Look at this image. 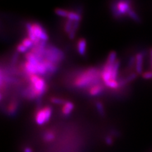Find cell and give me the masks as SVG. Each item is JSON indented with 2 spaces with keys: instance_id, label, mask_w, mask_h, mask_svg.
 Returning <instances> with one entry per match:
<instances>
[{
  "instance_id": "83f0119b",
  "label": "cell",
  "mask_w": 152,
  "mask_h": 152,
  "mask_svg": "<svg viewBox=\"0 0 152 152\" xmlns=\"http://www.w3.org/2000/svg\"><path fill=\"white\" fill-rule=\"evenodd\" d=\"M23 152H33V150L31 148H30V147L26 146L24 148H23Z\"/></svg>"
},
{
  "instance_id": "9c48e42d",
  "label": "cell",
  "mask_w": 152,
  "mask_h": 152,
  "mask_svg": "<svg viewBox=\"0 0 152 152\" xmlns=\"http://www.w3.org/2000/svg\"><path fill=\"white\" fill-rule=\"evenodd\" d=\"M103 90V85L101 84H95L93 86L90 87L89 89V94L92 96H97L99 94H100Z\"/></svg>"
},
{
  "instance_id": "4fadbf2b",
  "label": "cell",
  "mask_w": 152,
  "mask_h": 152,
  "mask_svg": "<svg viewBox=\"0 0 152 152\" xmlns=\"http://www.w3.org/2000/svg\"><path fill=\"white\" fill-rule=\"evenodd\" d=\"M55 138V133L51 131H48L45 132L43 135V140L46 142H50L53 141Z\"/></svg>"
},
{
  "instance_id": "7c38bea8",
  "label": "cell",
  "mask_w": 152,
  "mask_h": 152,
  "mask_svg": "<svg viewBox=\"0 0 152 152\" xmlns=\"http://www.w3.org/2000/svg\"><path fill=\"white\" fill-rule=\"evenodd\" d=\"M137 77V74L136 72H133L130 74L129 75H128L127 77L124 79H122L121 81L118 83L119 84V86H126L127 83H129L132 80H135Z\"/></svg>"
},
{
  "instance_id": "8992f818",
  "label": "cell",
  "mask_w": 152,
  "mask_h": 152,
  "mask_svg": "<svg viewBox=\"0 0 152 152\" xmlns=\"http://www.w3.org/2000/svg\"><path fill=\"white\" fill-rule=\"evenodd\" d=\"M32 26L34 36L38 40L45 42L48 40V36L41 24L39 23H32Z\"/></svg>"
},
{
  "instance_id": "ac0fdd59",
  "label": "cell",
  "mask_w": 152,
  "mask_h": 152,
  "mask_svg": "<svg viewBox=\"0 0 152 152\" xmlns=\"http://www.w3.org/2000/svg\"><path fill=\"white\" fill-rule=\"evenodd\" d=\"M17 108V103L15 102H12L8 107V112L10 114V115H14L15 113Z\"/></svg>"
},
{
  "instance_id": "f1b7e54d",
  "label": "cell",
  "mask_w": 152,
  "mask_h": 152,
  "mask_svg": "<svg viewBox=\"0 0 152 152\" xmlns=\"http://www.w3.org/2000/svg\"><path fill=\"white\" fill-rule=\"evenodd\" d=\"M17 58H18V54L16 53L13 55V58H12V63L14 64L15 62H16V61L17 60Z\"/></svg>"
},
{
  "instance_id": "44dd1931",
  "label": "cell",
  "mask_w": 152,
  "mask_h": 152,
  "mask_svg": "<svg viewBox=\"0 0 152 152\" xmlns=\"http://www.w3.org/2000/svg\"><path fill=\"white\" fill-rule=\"evenodd\" d=\"M55 12L56 14H57V15L59 16L63 17H67L68 16L69 12L65 10L61 9V8H56L55 10Z\"/></svg>"
},
{
  "instance_id": "e0dca14e",
  "label": "cell",
  "mask_w": 152,
  "mask_h": 152,
  "mask_svg": "<svg viewBox=\"0 0 152 152\" xmlns=\"http://www.w3.org/2000/svg\"><path fill=\"white\" fill-rule=\"evenodd\" d=\"M119 66H120V61L117 60L115 64L113 65V69H112V79L113 80H117Z\"/></svg>"
},
{
  "instance_id": "ffe728a7",
  "label": "cell",
  "mask_w": 152,
  "mask_h": 152,
  "mask_svg": "<svg viewBox=\"0 0 152 152\" xmlns=\"http://www.w3.org/2000/svg\"><path fill=\"white\" fill-rule=\"evenodd\" d=\"M73 25H74V22L68 19V20L66 21V23H65V26H64L65 32H67L68 34H69L70 32L72 30Z\"/></svg>"
},
{
  "instance_id": "6da1fadb",
  "label": "cell",
  "mask_w": 152,
  "mask_h": 152,
  "mask_svg": "<svg viewBox=\"0 0 152 152\" xmlns=\"http://www.w3.org/2000/svg\"><path fill=\"white\" fill-rule=\"evenodd\" d=\"M99 72L95 68H89L84 71L73 81V86L78 88H84L88 86L99 84Z\"/></svg>"
},
{
  "instance_id": "2e32d148",
  "label": "cell",
  "mask_w": 152,
  "mask_h": 152,
  "mask_svg": "<svg viewBox=\"0 0 152 152\" xmlns=\"http://www.w3.org/2000/svg\"><path fill=\"white\" fill-rule=\"evenodd\" d=\"M116 58H117V53L115 51H111L108 55V58L107 60V64L110 65H114L116 62Z\"/></svg>"
},
{
  "instance_id": "3957f363",
  "label": "cell",
  "mask_w": 152,
  "mask_h": 152,
  "mask_svg": "<svg viewBox=\"0 0 152 152\" xmlns=\"http://www.w3.org/2000/svg\"><path fill=\"white\" fill-rule=\"evenodd\" d=\"M29 79L32 87L34 89L37 96H42L46 91V85L45 80L37 74L29 76Z\"/></svg>"
},
{
  "instance_id": "484cf974",
  "label": "cell",
  "mask_w": 152,
  "mask_h": 152,
  "mask_svg": "<svg viewBox=\"0 0 152 152\" xmlns=\"http://www.w3.org/2000/svg\"><path fill=\"white\" fill-rule=\"evenodd\" d=\"M142 77L145 79H152V71L150 72H146L142 74Z\"/></svg>"
},
{
  "instance_id": "7402d4cb",
  "label": "cell",
  "mask_w": 152,
  "mask_h": 152,
  "mask_svg": "<svg viewBox=\"0 0 152 152\" xmlns=\"http://www.w3.org/2000/svg\"><path fill=\"white\" fill-rule=\"evenodd\" d=\"M96 107L97 110H98L99 115L102 117L104 116V110L103 104L100 102H97L96 103Z\"/></svg>"
},
{
  "instance_id": "f546056e",
  "label": "cell",
  "mask_w": 152,
  "mask_h": 152,
  "mask_svg": "<svg viewBox=\"0 0 152 152\" xmlns=\"http://www.w3.org/2000/svg\"><path fill=\"white\" fill-rule=\"evenodd\" d=\"M150 55L151 58V69H152V48L150 50Z\"/></svg>"
},
{
  "instance_id": "30bf717a",
  "label": "cell",
  "mask_w": 152,
  "mask_h": 152,
  "mask_svg": "<svg viewBox=\"0 0 152 152\" xmlns=\"http://www.w3.org/2000/svg\"><path fill=\"white\" fill-rule=\"evenodd\" d=\"M86 41L84 38H81L77 42V51L80 55L84 56L86 53Z\"/></svg>"
},
{
  "instance_id": "52a82bcc",
  "label": "cell",
  "mask_w": 152,
  "mask_h": 152,
  "mask_svg": "<svg viewBox=\"0 0 152 152\" xmlns=\"http://www.w3.org/2000/svg\"><path fill=\"white\" fill-rule=\"evenodd\" d=\"M145 56V53L143 52H140L137 53L136 58V71L137 74H142V64H143V59Z\"/></svg>"
},
{
  "instance_id": "4316f807",
  "label": "cell",
  "mask_w": 152,
  "mask_h": 152,
  "mask_svg": "<svg viewBox=\"0 0 152 152\" xmlns=\"http://www.w3.org/2000/svg\"><path fill=\"white\" fill-rule=\"evenodd\" d=\"M104 141L107 143V145H112L113 144V138L112 136H107L105 137V138H104Z\"/></svg>"
},
{
  "instance_id": "603a6c76",
  "label": "cell",
  "mask_w": 152,
  "mask_h": 152,
  "mask_svg": "<svg viewBox=\"0 0 152 152\" xmlns=\"http://www.w3.org/2000/svg\"><path fill=\"white\" fill-rule=\"evenodd\" d=\"M105 85L107 86V87L110 88H112V89H116L118 86H119V84L117 83V80H113V79L110 80V81H109L108 83H107Z\"/></svg>"
},
{
  "instance_id": "8fae6325",
  "label": "cell",
  "mask_w": 152,
  "mask_h": 152,
  "mask_svg": "<svg viewBox=\"0 0 152 152\" xmlns=\"http://www.w3.org/2000/svg\"><path fill=\"white\" fill-rule=\"evenodd\" d=\"M74 108V104L70 102H66L61 108V112L65 116L69 115Z\"/></svg>"
},
{
  "instance_id": "5bb4252c",
  "label": "cell",
  "mask_w": 152,
  "mask_h": 152,
  "mask_svg": "<svg viewBox=\"0 0 152 152\" xmlns=\"http://www.w3.org/2000/svg\"><path fill=\"white\" fill-rule=\"evenodd\" d=\"M127 14L128 16H129L131 19H132V20L135 21L136 22L140 23L141 22V20L140 16L137 15V14L134 10H133L132 8L129 9V10L128 11Z\"/></svg>"
},
{
  "instance_id": "d6986e66",
  "label": "cell",
  "mask_w": 152,
  "mask_h": 152,
  "mask_svg": "<svg viewBox=\"0 0 152 152\" xmlns=\"http://www.w3.org/2000/svg\"><path fill=\"white\" fill-rule=\"evenodd\" d=\"M21 43L28 49L31 48V47H32V45H34V42H33V41L30 39L29 37H26L24 39H23Z\"/></svg>"
},
{
  "instance_id": "277c9868",
  "label": "cell",
  "mask_w": 152,
  "mask_h": 152,
  "mask_svg": "<svg viewBox=\"0 0 152 152\" xmlns=\"http://www.w3.org/2000/svg\"><path fill=\"white\" fill-rule=\"evenodd\" d=\"M52 109L50 107H45L38 110L35 116V121L37 124L41 126L48 122L51 118Z\"/></svg>"
},
{
  "instance_id": "5b68a950",
  "label": "cell",
  "mask_w": 152,
  "mask_h": 152,
  "mask_svg": "<svg viewBox=\"0 0 152 152\" xmlns=\"http://www.w3.org/2000/svg\"><path fill=\"white\" fill-rule=\"evenodd\" d=\"M130 1H119L116 3L115 4L112 6V11L114 15L117 17H119L122 15H125L127 13L131 8Z\"/></svg>"
},
{
  "instance_id": "ba28073f",
  "label": "cell",
  "mask_w": 152,
  "mask_h": 152,
  "mask_svg": "<svg viewBox=\"0 0 152 152\" xmlns=\"http://www.w3.org/2000/svg\"><path fill=\"white\" fill-rule=\"evenodd\" d=\"M23 70H25V72L30 76L32 75L37 74V69L36 67V66L31 64L29 62H28L27 61H26V62L23 64Z\"/></svg>"
},
{
  "instance_id": "9a60e30c",
  "label": "cell",
  "mask_w": 152,
  "mask_h": 152,
  "mask_svg": "<svg viewBox=\"0 0 152 152\" xmlns=\"http://www.w3.org/2000/svg\"><path fill=\"white\" fill-rule=\"evenodd\" d=\"M67 18L73 22H80V19H81V17H80V14L74 12H69Z\"/></svg>"
},
{
  "instance_id": "cb8c5ba5",
  "label": "cell",
  "mask_w": 152,
  "mask_h": 152,
  "mask_svg": "<svg viewBox=\"0 0 152 152\" xmlns=\"http://www.w3.org/2000/svg\"><path fill=\"white\" fill-rule=\"evenodd\" d=\"M51 102L56 104H64L66 102V101L64 100V99L58 98H51Z\"/></svg>"
},
{
  "instance_id": "7a4b0ae2",
  "label": "cell",
  "mask_w": 152,
  "mask_h": 152,
  "mask_svg": "<svg viewBox=\"0 0 152 152\" xmlns=\"http://www.w3.org/2000/svg\"><path fill=\"white\" fill-rule=\"evenodd\" d=\"M44 56L45 57V60L56 65L63 60L64 58V55L61 50L53 46H50L45 50Z\"/></svg>"
},
{
  "instance_id": "d4e9b609",
  "label": "cell",
  "mask_w": 152,
  "mask_h": 152,
  "mask_svg": "<svg viewBox=\"0 0 152 152\" xmlns=\"http://www.w3.org/2000/svg\"><path fill=\"white\" fill-rule=\"evenodd\" d=\"M17 50L18 52H20V53H25V52H27L28 48H27L23 46L22 43H20L17 46Z\"/></svg>"
}]
</instances>
